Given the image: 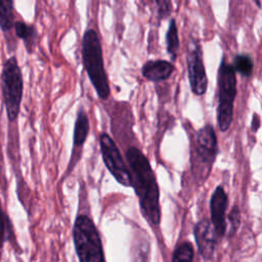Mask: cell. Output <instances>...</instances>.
<instances>
[{"mask_svg":"<svg viewBox=\"0 0 262 262\" xmlns=\"http://www.w3.org/2000/svg\"><path fill=\"white\" fill-rule=\"evenodd\" d=\"M131 175V186L138 198L142 215L145 219L158 225L161 221L160 191L156 175L148 160L137 147H129L126 151Z\"/></svg>","mask_w":262,"mask_h":262,"instance_id":"obj_1","label":"cell"},{"mask_svg":"<svg viewBox=\"0 0 262 262\" xmlns=\"http://www.w3.org/2000/svg\"><path fill=\"white\" fill-rule=\"evenodd\" d=\"M82 61L98 97L106 99L111 90L103 64L102 48L97 33L92 29L86 30L82 38Z\"/></svg>","mask_w":262,"mask_h":262,"instance_id":"obj_2","label":"cell"},{"mask_svg":"<svg viewBox=\"0 0 262 262\" xmlns=\"http://www.w3.org/2000/svg\"><path fill=\"white\" fill-rule=\"evenodd\" d=\"M73 239L80 262H105L98 230L89 216H77L73 226Z\"/></svg>","mask_w":262,"mask_h":262,"instance_id":"obj_3","label":"cell"},{"mask_svg":"<svg viewBox=\"0 0 262 262\" xmlns=\"http://www.w3.org/2000/svg\"><path fill=\"white\" fill-rule=\"evenodd\" d=\"M1 87L7 118L10 122H14L20 111L24 93L23 74L15 56H10L3 64Z\"/></svg>","mask_w":262,"mask_h":262,"instance_id":"obj_4","label":"cell"},{"mask_svg":"<svg viewBox=\"0 0 262 262\" xmlns=\"http://www.w3.org/2000/svg\"><path fill=\"white\" fill-rule=\"evenodd\" d=\"M218 83V108L217 121L221 131L229 129L232 122L233 102L236 95V75L230 63L221 61L217 76Z\"/></svg>","mask_w":262,"mask_h":262,"instance_id":"obj_5","label":"cell"},{"mask_svg":"<svg viewBox=\"0 0 262 262\" xmlns=\"http://www.w3.org/2000/svg\"><path fill=\"white\" fill-rule=\"evenodd\" d=\"M193 149V170L204 180L210 174L211 167L217 156V138L214 128L206 125L201 128L195 137Z\"/></svg>","mask_w":262,"mask_h":262,"instance_id":"obj_6","label":"cell"},{"mask_svg":"<svg viewBox=\"0 0 262 262\" xmlns=\"http://www.w3.org/2000/svg\"><path fill=\"white\" fill-rule=\"evenodd\" d=\"M100 151L105 167L114 178L123 186H131L130 171L115 141L106 133H101L99 137Z\"/></svg>","mask_w":262,"mask_h":262,"instance_id":"obj_7","label":"cell"},{"mask_svg":"<svg viewBox=\"0 0 262 262\" xmlns=\"http://www.w3.org/2000/svg\"><path fill=\"white\" fill-rule=\"evenodd\" d=\"M187 72L191 91L195 95H203L208 86L206 70L203 61L202 47L196 41L189 43L187 53Z\"/></svg>","mask_w":262,"mask_h":262,"instance_id":"obj_8","label":"cell"},{"mask_svg":"<svg viewBox=\"0 0 262 262\" xmlns=\"http://www.w3.org/2000/svg\"><path fill=\"white\" fill-rule=\"evenodd\" d=\"M193 234L196 247L202 257L205 260L212 259L217 242V234L214 230L212 223L207 219L199 221L194 225Z\"/></svg>","mask_w":262,"mask_h":262,"instance_id":"obj_9","label":"cell"},{"mask_svg":"<svg viewBox=\"0 0 262 262\" xmlns=\"http://www.w3.org/2000/svg\"><path fill=\"white\" fill-rule=\"evenodd\" d=\"M228 205V198L222 186L216 187L210 200L211 221L218 236H223L226 230L225 213Z\"/></svg>","mask_w":262,"mask_h":262,"instance_id":"obj_10","label":"cell"},{"mask_svg":"<svg viewBox=\"0 0 262 262\" xmlns=\"http://www.w3.org/2000/svg\"><path fill=\"white\" fill-rule=\"evenodd\" d=\"M174 71L171 62L163 59L149 60L142 67V75L145 79L152 82H160L167 80Z\"/></svg>","mask_w":262,"mask_h":262,"instance_id":"obj_11","label":"cell"},{"mask_svg":"<svg viewBox=\"0 0 262 262\" xmlns=\"http://www.w3.org/2000/svg\"><path fill=\"white\" fill-rule=\"evenodd\" d=\"M90 129L89 125V119L84 111L83 107H81L78 112L76 123H75V128H74V137H73V142H74V148L78 149L83 146V144L86 141V138L88 136Z\"/></svg>","mask_w":262,"mask_h":262,"instance_id":"obj_12","label":"cell"},{"mask_svg":"<svg viewBox=\"0 0 262 262\" xmlns=\"http://www.w3.org/2000/svg\"><path fill=\"white\" fill-rule=\"evenodd\" d=\"M14 30H15V35L19 39L24 40L28 51L31 52V48L34 46V42L36 41V38H37V32L35 27L23 20H17L14 23Z\"/></svg>","mask_w":262,"mask_h":262,"instance_id":"obj_13","label":"cell"},{"mask_svg":"<svg viewBox=\"0 0 262 262\" xmlns=\"http://www.w3.org/2000/svg\"><path fill=\"white\" fill-rule=\"evenodd\" d=\"M13 2L10 0H0V29L2 32H9L14 27Z\"/></svg>","mask_w":262,"mask_h":262,"instance_id":"obj_14","label":"cell"},{"mask_svg":"<svg viewBox=\"0 0 262 262\" xmlns=\"http://www.w3.org/2000/svg\"><path fill=\"white\" fill-rule=\"evenodd\" d=\"M166 41H167V50L171 55L172 59H175L179 49V37H178L177 26H176L175 19L173 18L170 20L169 29L167 31Z\"/></svg>","mask_w":262,"mask_h":262,"instance_id":"obj_15","label":"cell"},{"mask_svg":"<svg viewBox=\"0 0 262 262\" xmlns=\"http://www.w3.org/2000/svg\"><path fill=\"white\" fill-rule=\"evenodd\" d=\"M234 72H237L242 76L249 77L253 73L254 63L252 60V57L248 54H237L235 55L233 59V66H232Z\"/></svg>","mask_w":262,"mask_h":262,"instance_id":"obj_16","label":"cell"},{"mask_svg":"<svg viewBox=\"0 0 262 262\" xmlns=\"http://www.w3.org/2000/svg\"><path fill=\"white\" fill-rule=\"evenodd\" d=\"M193 255L194 253L191 244L188 242H184L175 249L172 257V262H192Z\"/></svg>","mask_w":262,"mask_h":262,"instance_id":"obj_17","label":"cell"},{"mask_svg":"<svg viewBox=\"0 0 262 262\" xmlns=\"http://www.w3.org/2000/svg\"><path fill=\"white\" fill-rule=\"evenodd\" d=\"M10 221L7 215L0 209V249L3 247V244L8 238L10 233Z\"/></svg>","mask_w":262,"mask_h":262,"instance_id":"obj_18","label":"cell"},{"mask_svg":"<svg viewBox=\"0 0 262 262\" xmlns=\"http://www.w3.org/2000/svg\"><path fill=\"white\" fill-rule=\"evenodd\" d=\"M228 219H229V222H230V225H231V233L234 232L236 230V228L238 227V224H239V220H241V215H239V210L237 207H234L232 208L231 212L229 213L228 215Z\"/></svg>","mask_w":262,"mask_h":262,"instance_id":"obj_19","label":"cell"},{"mask_svg":"<svg viewBox=\"0 0 262 262\" xmlns=\"http://www.w3.org/2000/svg\"><path fill=\"white\" fill-rule=\"evenodd\" d=\"M158 5V10H159V16L160 17H167L170 12H171V2L169 1H157L156 2Z\"/></svg>","mask_w":262,"mask_h":262,"instance_id":"obj_20","label":"cell"},{"mask_svg":"<svg viewBox=\"0 0 262 262\" xmlns=\"http://www.w3.org/2000/svg\"><path fill=\"white\" fill-rule=\"evenodd\" d=\"M134 262H147V253L146 251H140L136 258H135V261Z\"/></svg>","mask_w":262,"mask_h":262,"instance_id":"obj_21","label":"cell"},{"mask_svg":"<svg viewBox=\"0 0 262 262\" xmlns=\"http://www.w3.org/2000/svg\"><path fill=\"white\" fill-rule=\"evenodd\" d=\"M259 127H260V118L258 117V115L254 114L252 119V129L253 131H257Z\"/></svg>","mask_w":262,"mask_h":262,"instance_id":"obj_22","label":"cell"}]
</instances>
